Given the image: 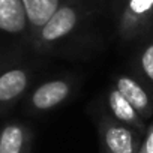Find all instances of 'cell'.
I'll return each instance as SVG.
<instances>
[{"label": "cell", "instance_id": "obj_11", "mask_svg": "<svg viewBox=\"0 0 153 153\" xmlns=\"http://www.w3.org/2000/svg\"><path fill=\"white\" fill-rule=\"evenodd\" d=\"M141 66H143L146 76L150 81H153V44H150L144 50V53L141 56Z\"/></svg>", "mask_w": 153, "mask_h": 153}, {"label": "cell", "instance_id": "obj_4", "mask_svg": "<svg viewBox=\"0 0 153 153\" xmlns=\"http://www.w3.org/2000/svg\"><path fill=\"white\" fill-rule=\"evenodd\" d=\"M26 9L27 21L36 29H42L45 23L62 6L60 0H21Z\"/></svg>", "mask_w": 153, "mask_h": 153}, {"label": "cell", "instance_id": "obj_6", "mask_svg": "<svg viewBox=\"0 0 153 153\" xmlns=\"http://www.w3.org/2000/svg\"><path fill=\"white\" fill-rule=\"evenodd\" d=\"M137 111H144L149 107V96L146 90L129 76H120L116 89Z\"/></svg>", "mask_w": 153, "mask_h": 153}, {"label": "cell", "instance_id": "obj_2", "mask_svg": "<svg viewBox=\"0 0 153 153\" xmlns=\"http://www.w3.org/2000/svg\"><path fill=\"white\" fill-rule=\"evenodd\" d=\"M27 15L21 0H0V30L17 35L27 27Z\"/></svg>", "mask_w": 153, "mask_h": 153}, {"label": "cell", "instance_id": "obj_5", "mask_svg": "<svg viewBox=\"0 0 153 153\" xmlns=\"http://www.w3.org/2000/svg\"><path fill=\"white\" fill-rule=\"evenodd\" d=\"M27 87V74L23 69H11L0 75V102L18 98Z\"/></svg>", "mask_w": 153, "mask_h": 153}, {"label": "cell", "instance_id": "obj_9", "mask_svg": "<svg viewBox=\"0 0 153 153\" xmlns=\"http://www.w3.org/2000/svg\"><path fill=\"white\" fill-rule=\"evenodd\" d=\"M108 104H110V108L113 111V114L122 120V122H126V123H135L138 116H137V110L117 92V90H113L108 96Z\"/></svg>", "mask_w": 153, "mask_h": 153}, {"label": "cell", "instance_id": "obj_7", "mask_svg": "<svg viewBox=\"0 0 153 153\" xmlns=\"http://www.w3.org/2000/svg\"><path fill=\"white\" fill-rule=\"evenodd\" d=\"M105 144L111 153H134V137L125 126H108L105 131Z\"/></svg>", "mask_w": 153, "mask_h": 153}, {"label": "cell", "instance_id": "obj_3", "mask_svg": "<svg viewBox=\"0 0 153 153\" xmlns=\"http://www.w3.org/2000/svg\"><path fill=\"white\" fill-rule=\"evenodd\" d=\"M69 95V84L62 80L48 81L42 86H39L33 96L32 104L38 110H50L59 104H62Z\"/></svg>", "mask_w": 153, "mask_h": 153}, {"label": "cell", "instance_id": "obj_10", "mask_svg": "<svg viewBox=\"0 0 153 153\" xmlns=\"http://www.w3.org/2000/svg\"><path fill=\"white\" fill-rule=\"evenodd\" d=\"M153 11V0H128L125 18L128 24L138 23Z\"/></svg>", "mask_w": 153, "mask_h": 153}, {"label": "cell", "instance_id": "obj_8", "mask_svg": "<svg viewBox=\"0 0 153 153\" xmlns=\"http://www.w3.org/2000/svg\"><path fill=\"white\" fill-rule=\"evenodd\" d=\"M24 141V129L18 125H8L0 132V153H21Z\"/></svg>", "mask_w": 153, "mask_h": 153}, {"label": "cell", "instance_id": "obj_12", "mask_svg": "<svg viewBox=\"0 0 153 153\" xmlns=\"http://www.w3.org/2000/svg\"><path fill=\"white\" fill-rule=\"evenodd\" d=\"M146 150H147V153H153V132H152V134L149 135V138H147Z\"/></svg>", "mask_w": 153, "mask_h": 153}, {"label": "cell", "instance_id": "obj_1", "mask_svg": "<svg viewBox=\"0 0 153 153\" xmlns=\"http://www.w3.org/2000/svg\"><path fill=\"white\" fill-rule=\"evenodd\" d=\"M78 11L72 5H62L54 15L41 29V39L45 42H56L68 36L78 23Z\"/></svg>", "mask_w": 153, "mask_h": 153}]
</instances>
